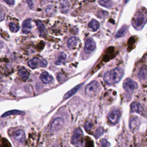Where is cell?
I'll list each match as a JSON object with an SVG mask.
<instances>
[{
	"mask_svg": "<svg viewBox=\"0 0 147 147\" xmlns=\"http://www.w3.org/2000/svg\"><path fill=\"white\" fill-rule=\"evenodd\" d=\"M124 74L123 69L121 67H116L107 71L103 76V79L107 84H114L119 82Z\"/></svg>",
	"mask_w": 147,
	"mask_h": 147,
	"instance_id": "obj_1",
	"label": "cell"
},
{
	"mask_svg": "<svg viewBox=\"0 0 147 147\" xmlns=\"http://www.w3.org/2000/svg\"><path fill=\"white\" fill-rule=\"evenodd\" d=\"M146 16L145 11H138L136 16H134V18L133 19L132 24L134 27L137 29L140 30L141 29L144 25L146 23Z\"/></svg>",
	"mask_w": 147,
	"mask_h": 147,
	"instance_id": "obj_2",
	"label": "cell"
},
{
	"mask_svg": "<svg viewBox=\"0 0 147 147\" xmlns=\"http://www.w3.org/2000/svg\"><path fill=\"white\" fill-rule=\"evenodd\" d=\"M101 90L99 83L96 80L90 82L85 88V93L87 96L92 97L97 95Z\"/></svg>",
	"mask_w": 147,
	"mask_h": 147,
	"instance_id": "obj_3",
	"label": "cell"
},
{
	"mask_svg": "<svg viewBox=\"0 0 147 147\" xmlns=\"http://www.w3.org/2000/svg\"><path fill=\"white\" fill-rule=\"evenodd\" d=\"M83 134L82 129L80 128H76L74 131L72 138L71 143L73 145H80L81 146L83 142Z\"/></svg>",
	"mask_w": 147,
	"mask_h": 147,
	"instance_id": "obj_4",
	"label": "cell"
},
{
	"mask_svg": "<svg viewBox=\"0 0 147 147\" xmlns=\"http://www.w3.org/2000/svg\"><path fill=\"white\" fill-rule=\"evenodd\" d=\"M124 90L129 93H132L137 87L138 85L136 82L130 78H126L123 83Z\"/></svg>",
	"mask_w": 147,
	"mask_h": 147,
	"instance_id": "obj_5",
	"label": "cell"
},
{
	"mask_svg": "<svg viewBox=\"0 0 147 147\" xmlns=\"http://www.w3.org/2000/svg\"><path fill=\"white\" fill-rule=\"evenodd\" d=\"M64 124V119L61 117H57L51 122L50 126V131L51 132L57 131L63 127Z\"/></svg>",
	"mask_w": 147,
	"mask_h": 147,
	"instance_id": "obj_6",
	"label": "cell"
},
{
	"mask_svg": "<svg viewBox=\"0 0 147 147\" xmlns=\"http://www.w3.org/2000/svg\"><path fill=\"white\" fill-rule=\"evenodd\" d=\"M28 65L32 69H34L38 66L45 67L47 65V61L43 59H38L37 57H34L31 59L28 62Z\"/></svg>",
	"mask_w": 147,
	"mask_h": 147,
	"instance_id": "obj_7",
	"label": "cell"
},
{
	"mask_svg": "<svg viewBox=\"0 0 147 147\" xmlns=\"http://www.w3.org/2000/svg\"><path fill=\"white\" fill-rule=\"evenodd\" d=\"M121 115V112L119 109H114L108 114V119L110 122L113 125H115L119 120Z\"/></svg>",
	"mask_w": 147,
	"mask_h": 147,
	"instance_id": "obj_8",
	"label": "cell"
},
{
	"mask_svg": "<svg viewBox=\"0 0 147 147\" xmlns=\"http://www.w3.org/2000/svg\"><path fill=\"white\" fill-rule=\"evenodd\" d=\"M96 47V44L93 39L89 38L86 39L85 41L84 45V51L87 53H90L94 51Z\"/></svg>",
	"mask_w": 147,
	"mask_h": 147,
	"instance_id": "obj_9",
	"label": "cell"
},
{
	"mask_svg": "<svg viewBox=\"0 0 147 147\" xmlns=\"http://www.w3.org/2000/svg\"><path fill=\"white\" fill-rule=\"evenodd\" d=\"M13 138L20 143L23 144L25 140V134L24 130L19 129L13 133Z\"/></svg>",
	"mask_w": 147,
	"mask_h": 147,
	"instance_id": "obj_10",
	"label": "cell"
},
{
	"mask_svg": "<svg viewBox=\"0 0 147 147\" xmlns=\"http://www.w3.org/2000/svg\"><path fill=\"white\" fill-rule=\"evenodd\" d=\"M130 110L131 112L136 113L141 115H144V108L142 105L138 102H134L130 105Z\"/></svg>",
	"mask_w": 147,
	"mask_h": 147,
	"instance_id": "obj_11",
	"label": "cell"
},
{
	"mask_svg": "<svg viewBox=\"0 0 147 147\" xmlns=\"http://www.w3.org/2000/svg\"><path fill=\"white\" fill-rule=\"evenodd\" d=\"M40 78L41 80L45 84H49L51 83L53 80L52 76L47 71H44L42 72L40 76Z\"/></svg>",
	"mask_w": 147,
	"mask_h": 147,
	"instance_id": "obj_12",
	"label": "cell"
},
{
	"mask_svg": "<svg viewBox=\"0 0 147 147\" xmlns=\"http://www.w3.org/2000/svg\"><path fill=\"white\" fill-rule=\"evenodd\" d=\"M140 125L139 118L137 116H133L129 121V127L132 131L136 130Z\"/></svg>",
	"mask_w": 147,
	"mask_h": 147,
	"instance_id": "obj_13",
	"label": "cell"
},
{
	"mask_svg": "<svg viewBox=\"0 0 147 147\" xmlns=\"http://www.w3.org/2000/svg\"><path fill=\"white\" fill-rule=\"evenodd\" d=\"M31 21L32 20L30 18H28L24 21L22 24V30L23 33H28L32 29Z\"/></svg>",
	"mask_w": 147,
	"mask_h": 147,
	"instance_id": "obj_14",
	"label": "cell"
},
{
	"mask_svg": "<svg viewBox=\"0 0 147 147\" xmlns=\"http://www.w3.org/2000/svg\"><path fill=\"white\" fill-rule=\"evenodd\" d=\"M69 7V2L68 0H60V9L63 13H67Z\"/></svg>",
	"mask_w": 147,
	"mask_h": 147,
	"instance_id": "obj_15",
	"label": "cell"
},
{
	"mask_svg": "<svg viewBox=\"0 0 147 147\" xmlns=\"http://www.w3.org/2000/svg\"><path fill=\"white\" fill-rule=\"evenodd\" d=\"M82 84H78L77 86H76L75 87H74L73 88H72L71 90H69V91H68L64 96V99H67L69 98H70L71 96H72L74 94H75L79 90V88L81 87Z\"/></svg>",
	"mask_w": 147,
	"mask_h": 147,
	"instance_id": "obj_16",
	"label": "cell"
},
{
	"mask_svg": "<svg viewBox=\"0 0 147 147\" xmlns=\"http://www.w3.org/2000/svg\"><path fill=\"white\" fill-rule=\"evenodd\" d=\"M18 73H19V75H20L21 79L24 81H26L28 79V78L29 76V74H30L29 71L24 67L21 68L19 69Z\"/></svg>",
	"mask_w": 147,
	"mask_h": 147,
	"instance_id": "obj_17",
	"label": "cell"
},
{
	"mask_svg": "<svg viewBox=\"0 0 147 147\" xmlns=\"http://www.w3.org/2000/svg\"><path fill=\"white\" fill-rule=\"evenodd\" d=\"M24 114L25 113L22 111H20L18 110H10L5 112L1 115V117L4 118L7 116H9L11 115H24Z\"/></svg>",
	"mask_w": 147,
	"mask_h": 147,
	"instance_id": "obj_18",
	"label": "cell"
},
{
	"mask_svg": "<svg viewBox=\"0 0 147 147\" xmlns=\"http://www.w3.org/2000/svg\"><path fill=\"white\" fill-rule=\"evenodd\" d=\"M78 39L76 37H71L67 41V46L69 49H73L77 44Z\"/></svg>",
	"mask_w": 147,
	"mask_h": 147,
	"instance_id": "obj_19",
	"label": "cell"
},
{
	"mask_svg": "<svg viewBox=\"0 0 147 147\" xmlns=\"http://www.w3.org/2000/svg\"><path fill=\"white\" fill-rule=\"evenodd\" d=\"M139 78L142 82H145L146 80V66H144L141 68L139 72Z\"/></svg>",
	"mask_w": 147,
	"mask_h": 147,
	"instance_id": "obj_20",
	"label": "cell"
},
{
	"mask_svg": "<svg viewBox=\"0 0 147 147\" xmlns=\"http://www.w3.org/2000/svg\"><path fill=\"white\" fill-rule=\"evenodd\" d=\"M99 23L95 20H92L88 23V27L91 28L93 31H96L99 28Z\"/></svg>",
	"mask_w": 147,
	"mask_h": 147,
	"instance_id": "obj_21",
	"label": "cell"
},
{
	"mask_svg": "<svg viewBox=\"0 0 147 147\" xmlns=\"http://www.w3.org/2000/svg\"><path fill=\"white\" fill-rule=\"evenodd\" d=\"M127 31V27L125 25H123L116 33L115 37L116 38H118V37H121L122 36H123Z\"/></svg>",
	"mask_w": 147,
	"mask_h": 147,
	"instance_id": "obj_22",
	"label": "cell"
},
{
	"mask_svg": "<svg viewBox=\"0 0 147 147\" xmlns=\"http://www.w3.org/2000/svg\"><path fill=\"white\" fill-rule=\"evenodd\" d=\"M36 24L38 29V31L40 33L41 35H44L45 33V27L44 26V25L43 24V23L40 21V20H37L36 21Z\"/></svg>",
	"mask_w": 147,
	"mask_h": 147,
	"instance_id": "obj_23",
	"label": "cell"
},
{
	"mask_svg": "<svg viewBox=\"0 0 147 147\" xmlns=\"http://www.w3.org/2000/svg\"><path fill=\"white\" fill-rule=\"evenodd\" d=\"M65 59H66V55H65L64 53L62 52V53H61L59 55V57H58V59H57V60H56V61L55 63H56V64H57V65L62 64H63V63L65 62Z\"/></svg>",
	"mask_w": 147,
	"mask_h": 147,
	"instance_id": "obj_24",
	"label": "cell"
},
{
	"mask_svg": "<svg viewBox=\"0 0 147 147\" xmlns=\"http://www.w3.org/2000/svg\"><path fill=\"white\" fill-rule=\"evenodd\" d=\"M99 3L104 7L110 8L113 6V3L110 0H98Z\"/></svg>",
	"mask_w": 147,
	"mask_h": 147,
	"instance_id": "obj_25",
	"label": "cell"
},
{
	"mask_svg": "<svg viewBox=\"0 0 147 147\" xmlns=\"http://www.w3.org/2000/svg\"><path fill=\"white\" fill-rule=\"evenodd\" d=\"M104 132H105V130L103 127H98L96 129L95 134H94V136H95V138H99L100 137H101L103 134Z\"/></svg>",
	"mask_w": 147,
	"mask_h": 147,
	"instance_id": "obj_26",
	"label": "cell"
},
{
	"mask_svg": "<svg viewBox=\"0 0 147 147\" xmlns=\"http://www.w3.org/2000/svg\"><path fill=\"white\" fill-rule=\"evenodd\" d=\"M9 29L11 32L15 33V32H17L19 30L20 27L17 25L11 22L9 24Z\"/></svg>",
	"mask_w": 147,
	"mask_h": 147,
	"instance_id": "obj_27",
	"label": "cell"
},
{
	"mask_svg": "<svg viewBox=\"0 0 147 147\" xmlns=\"http://www.w3.org/2000/svg\"><path fill=\"white\" fill-rule=\"evenodd\" d=\"M66 78H67L66 75L64 74H63V73H60L57 76V79L60 82L64 81L66 79Z\"/></svg>",
	"mask_w": 147,
	"mask_h": 147,
	"instance_id": "obj_28",
	"label": "cell"
},
{
	"mask_svg": "<svg viewBox=\"0 0 147 147\" xmlns=\"http://www.w3.org/2000/svg\"><path fill=\"white\" fill-rule=\"evenodd\" d=\"M102 147H110V144L106 139H102L100 142Z\"/></svg>",
	"mask_w": 147,
	"mask_h": 147,
	"instance_id": "obj_29",
	"label": "cell"
},
{
	"mask_svg": "<svg viewBox=\"0 0 147 147\" xmlns=\"http://www.w3.org/2000/svg\"><path fill=\"white\" fill-rule=\"evenodd\" d=\"M5 15L6 14H5V10H3V7L0 8V22L3 21L5 19Z\"/></svg>",
	"mask_w": 147,
	"mask_h": 147,
	"instance_id": "obj_30",
	"label": "cell"
},
{
	"mask_svg": "<svg viewBox=\"0 0 147 147\" xmlns=\"http://www.w3.org/2000/svg\"><path fill=\"white\" fill-rule=\"evenodd\" d=\"M91 126H92V123L89 122V121H87L85 123V125H84V127L86 129V130H89L90 129H91Z\"/></svg>",
	"mask_w": 147,
	"mask_h": 147,
	"instance_id": "obj_31",
	"label": "cell"
},
{
	"mask_svg": "<svg viewBox=\"0 0 147 147\" xmlns=\"http://www.w3.org/2000/svg\"><path fill=\"white\" fill-rule=\"evenodd\" d=\"M7 5L12 6L15 3V1L14 0H3Z\"/></svg>",
	"mask_w": 147,
	"mask_h": 147,
	"instance_id": "obj_32",
	"label": "cell"
},
{
	"mask_svg": "<svg viewBox=\"0 0 147 147\" xmlns=\"http://www.w3.org/2000/svg\"><path fill=\"white\" fill-rule=\"evenodd\" d=\"M29 7L30 8H32L33 6V1L32 0H26Z\"/></svg>",
	"mask_w": 147,
	"mask_h": 147,
	"instance_id": "obj_33",
	"label": "cell"
},
{
	"mask_svg": "<svg viewBox=\"0 0 147 147\" xmlns=\"http://www.w3.org/2000/svg\"><path fill=\"white\" fill-rule=\"evenodd\" d=\"M129 0H124V2L125 3H127V2L129 1Z\"/></svg>",
	"mask_w": 147,
	"mask_h": 147,
	"instance_id": "obj_34",
	"label": "cell"
},
{
	"mask_svg": "<svg viewBox=\"0 0 147 147\" xmlns=\"http://www.w3.org/2000/svg\"><path fill=\"white\" fill-rule=\"evenodd\" d=\"M76 147H82L81 146H80V145H77Z\"/></svg>",
	"mask_w": 147,
	"mask_h": 147,
	"instance_id": "obj_35",
	"label": "cell"
}]
</instances>
